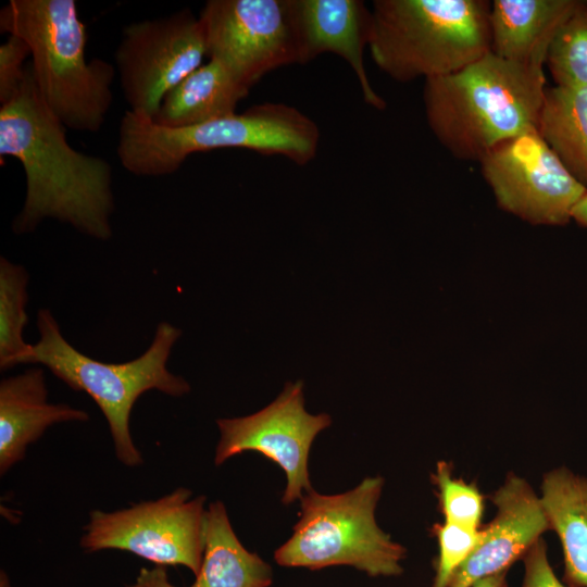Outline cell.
<instances>
[{"instance_id": "1", "label": "cell", "mask_w": 587, "mask_h": 587, "mask_svg": "<svg viewBox=\"0 0 587 587\" xmlns=\"http://www.w3.org/2000/svg\"><path fill=\"white\" fill-rule=\"evenodd\" d=\"M66 127L43 101L28 64L17 95L0 108V157L21 163L26 196L13 221L16 234L32 233L45 218L70 224L99 240L112 236V166L75 150Z\"/></svg>"}, {"instance_id": "2", "label": "cell", "mask_w": 587, "mask_h": 587, "mask_svg": "<svg viewBox=\"0 0 587 587\" xmlns=\"http://www.w3.org/2000/svg\"><path fill=\"white\" fill-rule=\"evenodd\" d=\"M546 91L542 66L488 52L467 66L425 79L426 120L455 158L479 162L501 142L536 129Z\"/></svg>"}, {"instance_id": "3", "label": "cell", "mask_w": 587, "mask_h": 587, "mask_svg": "<svg viewBox=\"0 0 587 587\" xmlns=\"http://www.w3.org/2000/svg\"><path fill=\"white\" fill-rule=\"evenodd\" d=\"M320 137L312 118L279 102L255 104L242 113L185 128L163 127L149 116L126 110L116 154L122 166L138 176L170 175L193 153L225 148L279 154L304 165L315 158Z\"/></svg>"}, {"instance_id": "4", "label": "cell", "mask_w": 587, "mask_h": 587, "mask_svg": "<svg viewBox=\"0 0 587 587\" xmlns=\"http://www.w3.org/2000/svg\"><path fill=\"white\" fill-rule=\"evenodd\" d=\"M0 30L23 38L46 104L70 129L98 132L113 102L115 66L86 60L87 28L75 0H10Z\"/></svg>"}, {"instance_id": "5", "label": "cell", "mask_w": 587, "mask_h": 587, "mask_svg": "<svg viewBox=\"0 0 587 587\" xmlns=\"http://www.w3.org/2000/svg\"><path fill=\"white\" fill-rule=\"evenodd\" d=\"M490 5L485 0H375L372 58L400 83L454 73L490 52Z\"/></svg>"}, {"instance_id": "6", "label": "cell", "mask_w": 587, "mask_h": 587, "mask_svg": "<svg viewBox=\"0 0 587 587\" xmlns=\"http://www.w3.org/2000/svg\"><path fill=\"white\" fill-rule=\"evenodd\" d=\"M37 328L39 339L32 347L27 364H41L73 390L87 394L107 420L117 460L129 467L140 465L143 460L129 429L136 401L149 390L171 397H182L190 390L187 380L166 367L180 329L162 322L149 348L138 358L107 363L74 348L63 337L50 310L38 311Z\"/></svg>"}, {"instance_id": "7", "label": "cell", "mask_w": 587, "mask_h": 587, "mask_svg": "<svg viewBox=\"0 0 587 587\" xmlns=\"http://www.w3.org/2000/svg\"><path fill=\"white\" fill-rule=\"evenodd\" d=\"M383 487V477L375 476L342 494L305 492L292 535L274 552L276 563L310 570L348 565L374 577L401 575L407 550L375 520Z\"/></svg>"}, {"instance_id": "8", "label": "cell", "mask_w": 587, "mask_h": 587, "mask_svg": "<svg viewBox=\"0 0 587 587\" xmlns=\"http://www.w3.org/2000/svg\"><path fill=\"white\" fill-rule=\"evenodd\" d=\"M205 496L192 498L185 487L129 508L93 510L80 538L89 552L115 549L134 553L157 566L183 565L200 571L204 546Z\"/></svg>"}, {"instance_id": "9", "label": "cell", "mask_w": 587, "mask_h": 587, "mask_svg": "<svg viewBox=\"0 0 587 587\" xmlns=\"http://www.w3.org/2000/svg\"><path fill=\"white\" fill-rule=\"evenodd\" d=\"M199 17L209 59L249 91L278 67L304 64L297 0H209Z\"/></svg>"}, {"instance_id": "10", "label": "cell", "mask_w": 587, "mask_h": 587, "mask_svg": "<svg viewBox=\"0 0 587 587\" xmlns=\"http://www.w3.org/2000/svg\"><path fill=\"white\" fill-rule=\"evenodd\" d=\"M205 57L203 24L189 9L126 25L114 60L128 110L153 120L165 96Z\"/></svg>"}, {"instance_id": "11", "label": "cell", "mask_w": 587, "mask_h": 587, "mask_svg": "<svg viewBox=\"0 0 587 587\" xmlns=\"http://www.w3.org/2000/svg\"><path fill=\"white\" fill-rule=\"evenodd\" d=\"M498 205L534 225H565L587 193L537 129L505 140L480 161Z\"/></svg>"}, {"instance_id": "12", "label": "cell", "mask_w": 587, "mask_h": 587, "mask_svg": "<svg viewBox=\"0 0 587 587\" xmlns=\"http://www.w3.org/2000/svg\"><path fill=\"white\" fill-rule=\"evenodd\" d=\"M216 423L220 439L215 465L246 451H255L285 472L284 504L300 500L313 489L308 470L310 449L332 419L326 413L307 412L301 380L287 383L279 396L262 410L247 416L218 419Z\"/></svg>"}, {"instance_id": "13", "label": "cell", "mask_w": 587, "mask_h": 587, "mask_svg": "<svg viewBox=\"0 0 587 587\" xmlns=\"http://www.w3.org/2000/svg\"><path fill=\"white\" fill-rule=\"evenodd\" d=\"M490 499L497 513L484 527L480 545L454 573L450 587H470L479 579L508 572L550 530L540 496L523 477L509 473Z\"/></svg>"}, {"instance_id": "14", "label": "cell", "mask_w": 587, "mask_h": 587, "mask_svg": "<svg viewBox=\"0 0 587 587\" xmlns=\"http://www.w3.org/2000/svg\"><path fill=\"white\" fill-rule=\"evenodd\" d=\"M304 64L332 52L341 57L354 72L363 100L384 110L385 100L375 91L364 65L369 47L372 12L361 0H297Z\"/></svg>"}, {"instance_id": "15", "label": "cell", "mask_w": 587, "mask_h": 587, "mask_svg": "<svg viewBox=\"0 0 587 587\" xmlns=\"http://www.w3.org/2000/svg\"><path fill=\"white\" fill-rule=\"evenodd\" d=\"M86 411L50 403L45 373L30 369L0 383V474L21 462L27 447L60 423L86 422Z\"/></svg>"}, {"instance_id": "16", "label": "cell", "mask_w": 587, "mask_h": 587, "mask_svg": "<svg viewBox=\"0 0 587 587\" xmlns=\"http://www.w3.org/2000/svg\"><path fill=\"white\" fill-rule=\"evenodd\" d=\"M576 0H495L490 5V52L544 66L559 28Z\"/></svg>"}, {"instance_id": "17", "label": "cell", "mask_w": 587, "mask_h": 587, "mask_svg": "<svg viewBox=\"0 0 587 587\" xmlns=\"http://www.w3.org/2000/svg\"><path fill=\"white\" fill-rule=\"evenodd\" d=\"M540 499L562 546V582L587 587V478L564 466L553 469L542 478Z\"/></svg>"}, {"instance_id": "18", "label": "cell", "mask_w": 587, "mask_h": 587, "mask_svg": "<svg viewBox=\"0 0 587 587\" xmlns=\"http://www.w3.org/2000/svg\"><path fill=\"white\" fill-rule=\"evenodd\" d=\"M249 90L217 60L209 59L163 99L153 121L167 128H185L235 113Z\"/></svg>"}, {"instance_id": "19", "label": "cell", "mask_w": 587, "mask_h": 587, "mask_svg": "<svg viewBox=\"0 0 587 587\" xmlns=\"http://www.w3.org/2000/svg\"><path fill=\"white\" fill-rule=\"evenodd\" d=\"M272 580L270 564L238 539L224 503H210L203 559L189 587H268ZM170 587L176 586L171 583Z\"/></svg>"}, {"instance_id": "20", "label": "cell", "mask_w": 587, "mask_h": 587, "mask_svg": "<svg viewBox=\"0 0 587 587\" xmlns=\"http://www.w3.org/2000/svg\"><path fill=\"white\" fill-rule=\"evenodd\" d=\"M536 129L566 171L587 188V86L546 88Z\"/></svg>"}, {"instance_id": "21", "label": "cell", "mask_w": 587, "mask_h": 587, "mask_svg": "<svg viewBox=\"0 0 587 587\" xmlns=\"http://www.w3.org/2000/svg\"><path fill=\"white\" fill-rule=\"evenodd\" d=\"M28 274L22 265L0 259V369L27 364L33 345L24 339Z\"/></svg>"}, {"instance_id": "22", "label": "cell", "mask_w": 587, "mask_h": 587, "mask_svg": "<svg viewBox=\"0 0 587 587\" xmlns=\"http://www.w3.org/2000/svg\"><path fill=\"white\" fill-rule=\"evenodd\" d=\"M546 63L555 86H587V0H576L552 40Z\"/></svg>"}, {"instance_id": "23", "label": "cell", "mask_w": 587, "mask_h": 587, "mask_svg": "<svg viewBox=\"0 0 587 587\" xmlns=\"http://www.w3.org/2000/svg\"><path fill=\"white\" fill-rule=\"evenodd\" d=\"M433 482L438 489V499L444 521L480 528L484 497L475 484L455 478L450 464L439 461Z\"/></svg>"}, {"instance_id": "24", "label": "cell", "mask_w": 587, "mask_h": 587, "mask_svg": "<svg viewBox=\"0 0 587 587\" xmlns=\"http://www.w3.org/2000/svg\"><path fill=\"white\" fill-rule=\"evenodd\" d=\"M432 530L438 541L432 587H450L454 573L483 541L485 530L447 521L435 524Z\"/></svg>"}, {"instance_id": "25", "label": "cell", "mask_w": 587, "mask_h": 587, "mask_svg": "<svg viewBox=\"0 0 587 587\" xmlns=\"http://www.w3.org/2000/svg\"><path fill=\"white\" fill-rule=\"evenodd\" d=\"M30 55L28 43L16 35H9L0 46V103L13 99L25 77V61Z\"/></svg>"}, {"instance_id": "26", "label": "cell", "mask_w": 587, "mask_h": 587, "mask_svg": "<svg viewBox=\"0 0 587 587\" xmlns=\"http://www.w3.org/2000/svg\"><path fill=\"white\" fill-rule=\"evenodd\" d=\"M522 560L524 563L522 587H567L554 574L542 538L533 545Z\"/></svg>"}, {"instance_id": "27", "label": "cell", "mask_w": 587, "mask_h": 587, "mask_svg": "<svg viewBox=\"0 0 587 587\" xmlns=\"http://www.w3.org/2000/svg\"><path fill=\"white\" fill-rule=\"evenodd\" d=\"M171 582L163 566L141 569L135 583L128 587H170Z\"/></svg>"}, {"instance_id": "28", "label": "cell", "mask_w": 587, "mask_h": 587, "mask_svg": "<svg viewBox=\"0 0 587 587\" xmlns=\"http://www.w3.org/2000/svg\"><path fill=\"white\" fill-rule=\"evenodd\" d=\"M507 573L501 572L483 579L477 580L470 587H509L507 582Z\"/></svg>"}, {"instance_id": "29", "label": "cell", "mask_w": 587, "mask_h": 587, "mask_svg": "<svg viewBox=\"0 0 587 587\" xmlns=\"http://www.w3.org/2000/svg\"><path fill=\"white\" fill-rule=\"evenodd\" d=\"M572 220H574L580 226L587 228V193L574 207L572 211Z\"/></svg>"}, {"instance_id": "30", "label": "cell", "mask_w": 587, "mask_h": 587, "mask_svg": "<svg viewBox=\"0 0 587 587\" xmlns=\"http://www.w3.org/2000/svg\"><path fill=\"white\" fill-rule=\"evenodd\" d=\"M0 587H11L7 574L1 572L0 575Z\"/></svg>"}]
</instances>
